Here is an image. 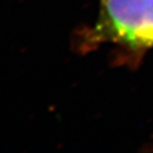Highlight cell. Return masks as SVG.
<instances>
[{
	"label": "cell",
	"mask_w": 153,
	"mask_h": 153,
	"mask_svg": "<svg viewBox=\"0 0 153 153\" xmlns=\"http://www.w3.org/2000/svg\"><path fill=\"white\" fill-rule=\"evenodd\" d=\"M87 36L93 45L113 43L133 51L153 48V0H99Z\"/></svg>",
	"instance_id": "1"
}]
</instances>
